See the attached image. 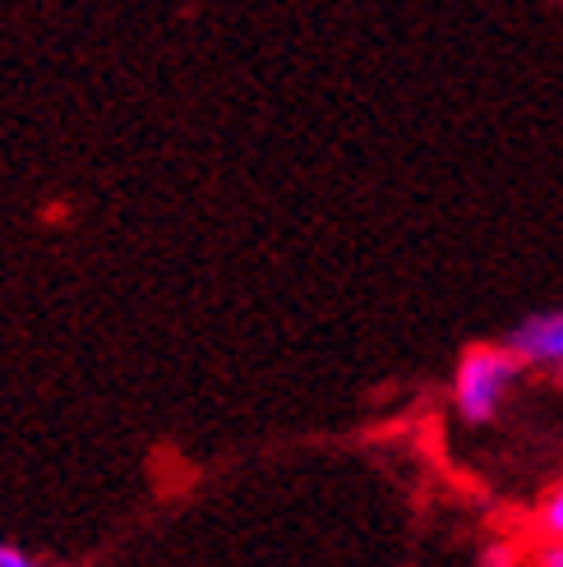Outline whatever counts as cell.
Returning <instances> with one entry per match:
<instances>
[{
  "label": "cell",
  "instance_id": "6da1fadb",
  "mask_svg": "<svg viewBox=\"0 0 563 567\" xmlns=\"http://www.w3.org/2000/svg\"><path fill=\"white\" fill-rule=\"evenodd\" d=\"M526 364L509 351V347H471L458 364V379H453V402L458 415L467 424H490L503 406V396L513 392L518 374Z\"/></svg>",
  "mask_w": 563,
  "mask_h": 567
},
{
  "label": "cell",
  "instance_id": "3957f363",
  "mask_svg": "<svg viewBox=\"0 0 563 567\" xmlns=\"http://www.w3.org/2000/svg\"><path fill=\"white\" fill-rule=\"evenodd\" d=\"M541 522H545V530L554 535V540H563V480L550 489V498H545V507H541Z\"/></svg>",
  "mask_w": 563,
  "mask_h": 567
},
{
  "label": "cell",
  "instance_id": "8992f818",
  "mask_svg": "<svg viewBox=\"0 0 563 567\" xmlns=\"http://www.w3.org/2000/svg\"><path fill=\"white\" fill-rule=\"evenodd\" d=\"M485 567H509V549H490L485 554Z\"/></svg>",
  "mask_w": 563,
  "mask_h": 567
},
{
  "label": "cell",
  "instance_id": "7a4b0ae2",
  "mask_svg": "<svg viewBox=\"0 0 563 567\" xmlns=\"http://www.w3.org/2000/svg\"><path fill=\"white\" fill-rule=\"evenodd\" d=\"M509 347L522 364H536V370H554L563 374V309H550V315H531L509 332Z\"/></svg>",
  "mask_w": 563,
  "mask_h": 567
},
{
  "label": "cell",
  "instance_id": "277c9868",
  "mask_svg": "<svg viewBox=\"0 0 563 567\" xmlns=\"http://www.w3.org/2000/svg\"><path fill=\"white\" fill-rule=\"evenodd\" d=\"M0 567H47L42 558H33V554H23V549H14V545H6L0 540Z\"/></svg>",
  "mask_w": 563,
  "mask_h": 567
},
{
  "label": "cell",
  "instance_id": "5b68a950",
  "mask_svg": "<svg viewBox=\"0 0 563 567\" xmlns=\"http://www.w3.org/2000/svg\"><path fill=\"white\" fill-rule=\"evenodd\" d=\"M541 567H563V540H554V545L541 554Z\"/></svg>",
  "mask_w": 563,
  "mask_h": 567
}]
</instances>
